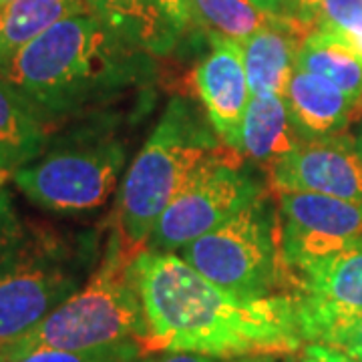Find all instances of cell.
Wrapping results in <instances>:
<instances>
[{
    "label": "cell",
    "instance_id": "obj_8",
    "mask_svg": "<svg viewBox=\"0 0 362 362\" xmlns=\"http://www.w3.org/2000/svg\"><path fill=\"white\" fill-rule=\"evenodd\" d=\"M238 151H226L207 161L195 177L159 216L145 250H183L194 240L214 232L264 194V187L242 168Z\"/></svg>",
    "mask_w": 362,
    "mask_h": 362
},
{
    "label": "cell",
    "instance_id": "obj_9",
    "mask_svg": "<svg viewBox=\"0 0 362 362\" xmlns=\"http://www.w3.org/2000/svg\"><path fill=\"white\" fill-rule=\"evenodd\" d=\"M290 296L304 342H326L362 316V247L292 268Z\"/></svg>",
    "mask_w": 362,
    "mask_h": 362
},
{
    "label": "cell",
    "instance_id": "obj_11",
    "mask_svg": "<svg viewBox=\"0 0 362 362\" xmlns=\"http://www.w3.org/2000/svg\"><path fill=\"white\" fill-rule=\"evenodd\" d=\"M268 168L270 185L278 194L298 192L362 202V156L349 135L304 139Z\"/></svg>",
    "mask_w": 362,
    "mask_h": 362
},
{
    "label": "cell",
    "instance_id": "obj_21",
    "mask_svg": "<svg viewBox=\"0 0 362 362\" xmlns=\"http://www.w3.org/2000/svg\"><path fill=\"white\" fill-rule=\"evenodd\" d=\"M296 21L308 35L326 30L354 47L362 40V0H300Z\"/></svg>",
    "mask_w": 362,
    "mask_h": 362
},
{
    "label": "cell",
    "instance_id": "obj_10",
    "mask_svg": "<svg viewBox=\"0 0 362 362\" xmlns=\"http://www.w3.org/2000/svg\"><path fill=\"white\" fill-rule=\"evenodd\" d=\"M280 233L288 270L362 247V202L320 194H280Z\"/></svg>",
    "mask_w": 362,
    "mask_h": 362
},
{
    "label": "cell",
    "instance_id": "obj_6",
    "mask_svg": "<svg viewBox=\"0 0 362 362\" xmlns=\"http://www.w3.org/2000/svg\"><path fill=\"white\" fill-rule=\"evenodd\" d=\"M127 149L111 117H90L16 169V187L42 209L83 211L103 206L125 169Z\"/></svg>",
    "mask_w": 362,
    "mask_h": 362
},
{
    "label": "cell",
    "instance_id": "obj_16",
    "mask_svg": "<svg viewBox=\"0 0 362 362\" xmlns=\"http://www.w3.org/2000/svg\"><path fill=\"white\" fill-rule=\"evenodd\" d=\"M85 4L123 39L151 54H165L180 39L181 33L157 0H85Z\"/></svg>",
    "mask_w": 362,
    "mask_h": 362
},
{
    "label": "cell",
    "instance_id": "obj_13",
    "mask_svg": "<svg viewBox=\"0 0 362 362\" xmlns=\"http://www.w3.org/2000/svg\"><path fill=\"white\" fill-rule=\"evenodd\" d=\"M284 101L302 139L337 135L361 115L358 107L337 85L302 69H296L288 81Z\"/></svg>",
    "mask_w": 362,
    "mask_h": 362
},
{
    "label": "cell",
    "instance_id": "obj_22",
    "mask_svg": "<svg viewBox=\"0 0 362 362\" xmlns=\"http://www.w3.org/2000/svg\"><path fill=\"white\" fill-rule=\"evenodd\" d=\"M141 344L127 340L121 344L89 350H37L8 362H139Z\"/></svg>",
    "mask_w": 362,
    "mask_h": 362
},
{
    "label": "cell",
    "instance_id": "obj_24",
    "mask_svg": "<svg viewBox=\"0 0 362 362\" xmlns=\"http://www.w3.org/2000/svg\"><path fill=\"white\" fill-rule=\"evenodd\" d=\"M298 362H358L344 350L322 344V342H306L298 350Z\"/></svg>",
    "mask_w": 362,
    "mask_h": 362
},
{
    "label": "cell",
    "instance_id": "obj_3",
    "mask_svg": "<svg viewBox=\"0 0 362 362\" xmlns=\"http://www.w3.org/2000/svg\"><path fill=\"white\" fill-rule=\"evenodd\" d=\"M97 233L61 230L0 195V349L23 338L90 278Z\"/></svg>",
    "mask_w": 362,
    "mask_h": 362
},
{
    "label": "cell",
    "instance_id": "obj_17",
    "mask_svg": "<svg viewBox=\"0 0 362 362\" xmlns=\"http://www.w3.org/2000/svg\"><path fill=\"white\" fill-rule=\"evenodd\" d=\"M89 13L85 0H16L0 13V77L14 57L59 21Z\"/></svg>",
    "mask_w": 362,
    "mask_h": 362
},
{
    "label": "cell",
    "instance_id": "obj_2",
    "mask_svg": "<svg viewBox=\"0 0 362 362\" xmlns=\"http://www.w3.org/2000/svg\"><path fill=\"white\" fill-rule=\"evenodd\" d=\"M151 52L123 39L90 13L59 21L14 57L6 81L45 129L93 117L127 90L151 83Z\"/></svg>",
    "mask_w": 362,
    "mask_h": 362
},
{
    "label": "cell",
    "instance_id": "obj_4",
    "mask_svg": "<svg viewBox=\"0 0 362 362\" xmlns=\"http://www.w3.org/2000/svg\"><path fill=\"white\" fill-rule=\"evenodd\" d=\"M206 111L173 97L163 115L133 159L117 197L119 232L127 247L147 244L159 216L221 147Z\"/></svg>",
    "mask_w": 362,
    "mask_h": 362
},
{
    "label": "cell",
    "instance_id": "obj_27",
    "mask_svg": "<svg viewBox=\"0 0 362 362\" xmlns=\"http://www.w3.org/2000/svg\"><path fill=\"white\" fill-rule=\"evenodd\" d=\"M139 362H230V361L211 358V356H204V354H192V352H163V354H159V356L141 358Z\"/></svg>",
    "mask_w": 362,
    "mask_h": 362
},
{
    "label": "cell",
    "instance_id": "obj_30",
    "mask_svg": "<svg viewBox=\"0 0 362 362\" xmlns=\"http://www.w3.org/2000/svg\"><path fill=\"white\" fill-rule=\"evenodd\" d=\"M13 2H16V0H0V13H2V11H4L6 6H11Z\"/></svg>",
    "mask_w": 362,
    "mask_h": 362
},
{
    "label": "cell",
    "instance_id": "obj_15",
    "mask_svg": "<svg viewBox=\"0 0 362 362\" xmlns=\"http://www.w3.org/2000/svg\"><path fill=\"white\" fill-rule=\"evenodd\" d=\"M302 141L282 95H252L242 123V156L270 165Z\"/></svg>",
    "mask_w": 362,
    "mask_h": 362
},
{
    "label": "cell",
    "instance_id": "obj_14",
    "mask_svg": "<svg viewBox=\"0 0 362 362\" xmlns=\"http://www.w3.org/2000/svg\"><path fill=\"white\" fill-rule=\"evenodd\" d=\"M308 37L306 28L294 21H276L254 33L244 47L247 83L252 95H282L296 71L298 51Z\"/></svg>",
    "mask_w": 362,
    "mask_h": 362
},
{
    "label": "cell",
    "instance_id": "obj_23",
    "mask_svg": "<svg viewBox=\"0 0 362 362\" xmlns=\"http://www.w3.org/2000/svg\"><path fill=\"white\" fill-rule=\"evenodd\" d=\"M322 344L337 346V349L350 354L354 361L362 362V316L354 318L352 322L344 324L342 328H338L337 332Z\"/></svg>",
    "mask_w": 362,
    "mask_h": 362
},
{
    "label": "cell",
    "instance_id": "obj_31",
    "mask_svg": "<svg viewBox=\"0 0 362 362\" xmlns=\"http://www.w3.org/2000/svg\"><path fill=\"white\" fill-rule=\"evenodd\" d=\"M356 147H358V151H361V156H362V131H361V135H358V139H356Z\"/></svg>",
    "mask_w": 362,
    "mask_h": 362
},
{
    "label": "cell",
    "instance_id": "obj_5",
    "mask_svg": "<svg viewBox=\"0 0 362 362\" xmlns=\"http://www.w3.org/2000/svg\"><path fill=\"white\" fill-rule=\"evenodd\" d=\"M121 232L109 233L101 266L73 296L25 337L0 349V362L37 350H89L139 342L145 334L139 290L133 278V258Z\"/></svg>",
    "mask_w": 362,
    "mask_h": 362
},
{
    "label": "cell",
    "instance_id": "obj_7",
    "mask_svg": "<svg viewBox=\"0 0 362 362\" xmlns=\"http://www.w3.org/2000/svg\"><path fill=\"white\" fill-rule=\"evenodd\" d=\"M181 258L214 284L244 296L290 294L280 211L276 214L266 194L214 232L187 244Z\"/></svg>",
    "mask_w": 362,
    "mask_h": 362
},
{
    "label": "cell",
    "instance_id": "obj_20",
    "mask_svg": "<svg viewBox=\"0 0 362 362\" xmlns=\"http://www.w3.org/2000/svg\"><path fill=\"white\" fill-rule=\"evenodd\" d=\"M192 16L211 35L238 42H246L272 21L252 0H192Z\"/></svg>",
    "mask_w": 362,
    "mask_h": 362
},
{
    "label": "cell",
    "instance_id": "obj_18",
    "mask_svg": "<svg viewBox=\"0 0 362 362\" xmlns=\"http://www.w3.org/2000/svg\"><path fill=\"white\" fill-rule=\"evenodd\" d=\"M49 131L30 105L4 77H0V169L14 173L35 161L47 147Z\"/></svg>",
    "mask_w": 362,
    "mask_h": 362
},
{
    "label": "cell",
    "instance_id": "obj_29",
    "mask_svg": "<svg viewBox=\"0 0 362 362\" xmlns=\"http://www.w3.org/2000/svg\"><path fill=\"white\" fill-rule=\"evenodd\" d=\"M8 175H11V173H6V171H2V169H0V189H2V185H4L6 180H8Z\"/></svg>",
    "mask_w": 362,
    "mask_h": 362
},
{
    "label": "cell",
    "instance_id": "obj_12",
    "mask_svg": "<svg viewBox=\"0 0 362 362\" xmlns=\"http://www.w3.org/2000/svg\"><path fill=\"white\" fill-rule=\"evenodd\" d=\"M211 40V52L195 69V89L218 137L240 153L242 123L252 99L244 47L216 35Z\"/></svg>",
    "mask_w": 362,
    "mask_h": 362
},
{
    "label": "cell",
    "instance_id": "obj_26",
    "mask_svg": "<svg viewBox=\"0 0 362 362\" xmlns=\"http://www.w3.org/2000/svg\"><path fill=\"white\" fill-rule=\"evenodd\" d=\"M259 11L268 14L270 18L276 21H294L298 23V8H300V0H252Z\"/></svg>",
    "mask_w": 362,
    "mask_h": 362
},
{
    "label": "cell",
    "instance_id": "obj_28",
    "mask_svg": "<svg viewBox=\"0 0 362 362\" xmlns=\"http://www.w3.org/2000/svg\"><path fill=\"white\" fill-rule=\"evenodd\" d=\"M230 362H298L292 354H264V356H247V358H235Z\"/></svg>",
    "mask_w": 362,
    "mask_h": 362
},
{
    "label": "cell",
    "instance_id": "obj_19",
    "mask_svg": "<svg viewBox=\"0 0 362 362\" xmlns=\"http://www.w3.org/2000/svg\"><path fill=\"white\" fill-rule=\"evenodd\" d=\"M296 69L328 78L352 99L362 115V59L349 42L332 33L314 30L298 51Z\"/></svg>",
    "mask_w": 362,
    "mask_h": 362
},
{
    "label": "cell",
    "instance_id": "obj_1",
    "mask_svg": "<svg viewBox=\"0 0 362 362\" xmlns=\"http://www.w3.org/2000/svg\"><path fill=\"white\" fill-rule=\"evenodd\" d=\"M143 350L192 352L221 361L294 354L306 342L290 294L244 296L214 284L185 259L143 250L133 258Z\"/></svg>",
    "mask_w": 362,
    "mask_h": 362
},
{
    "label": "cell",
    "instance_id": "obj_25",
    "mask_svg": "<svg viewBox=\"0 0 362 362\" xmlns=\"http://www.w3.org/2000/svg\"><path fill=\"white\" fill-rule=\"evenodd\" d=\"M161 11L165 13L171 25L175 26L180 33H183L189 23L194 21L192 16V0H157Z\"/></svg>",
    "mask_w": 362,
    "mask_h": 362
}]
</instances>
